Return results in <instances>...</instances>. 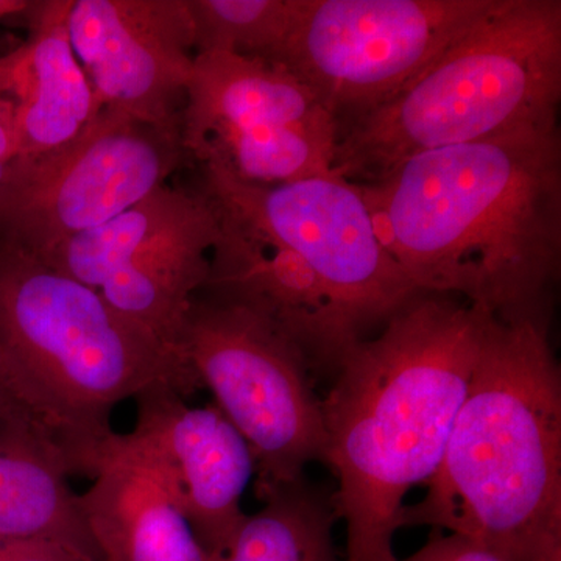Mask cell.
<instances>
[{"label":"cell","mask_w":561,"mask_h":561,"mask_svg":"<svg viewBox=\"0 0 561 561\" xmlns=\"http://www.w3.org/2000/svg\"><path fill=\"white\" fill-rule=\"evenodd\" d=\"M413 286L494 319L551 327L561 268L559 113L426 151L356 184Z\"/></svg>","instance_id":"6da1fadb"},{"label":"cell","mask_w":561,"mask_h":561,"mask_svg":"<svg viewBox=\"0 0 561 561\" xmlns=\"http://www.w3.org/2000/svg\"><path fill=\"white\" fill-rule=\"evenodd\" d=\"M219 241L202 294L260 312L298 350L313 378H334L420 290L387 253L356 184L334 175L257 186L202 165Z\"/></svg>","instance_id":"7a4b0ae2"},{"label":"cell","mask_w":561,"mask_h":561,"mask_svg":"<svg viewBox=\"0 0 561 561\" xmlns=\"http://www.w3.org/2000/svg\"><path fill=\"white\" fill-rule=\"evenodd\" d=\"M490 313L419 295L343 356L321 398L345 561H391L409 491L440 467Z\"/></svg>","instance_id":"3957f363"},{"label":"cell","mask_w":561,"mask_h":561,"mask_svg":"<svg viewBox=\"0 0 561 561\" xmlns=\"http://www.w3.org/2000/svg\"><path fill=\"white\" fill-rule=\"evenodd\" d=\"M551 327L490 317L445 456L402 527L505 561H561V371Z\"/></svg>","instance_id":"277c9868"},{"label":"cell","mask_w":561,"mask_h":561,"mask_svg":"<svg viewBox=\"0 0 561 561\" xmlns=\"http://www.w3.org/2000/svg\"><path fill=\"white\" fill-rule=\"evenodd\" d=\"M0 364L22 408L49 430L72 474L91 476L111 413L168 383L202 390L187 362L117 312L101 291L0 245Z\"/></svg>","instance_id":"5b68a950"},{"label":"cell","mask_w":561,"mask_h":561,"mask_svg":"<svg viewBox=\"0 0 561 561\" xmlns=\"http://www.w3.org/2000/svg\"><path fill=\"white\" fill-rule=\"evenodd\" d=\"M560 0H496L415 79L339 128L332 175L382 180L426 151L559 113Z\"/></svg>","instance_id":"8992f818"},{"label":"cell","mask_w":561,"mask_h":561,"mask_svg":"<svg viewBox=\"0 0 561 561\" xmlns=\"http://www.w3.org/2000/svg\"><path fill=\"white\" fill-rule=\"evenodd\" d=\"M180 351L214 404L249 443L256 489L297 481L327 461L321 398L297 348L260 312L198 291Z\"/></svg>","instance_id":"52a82bcc"},{"label":"cell","mask_w":561,"mask_h":561,"mask_svg":"<svg viewBox=\"0 0 561 561\" xmlns=\"http://www.w3.org/2000/svg\"><path fill=\"white\" fill-rule=\"evenodd\" d=\"M496 0H294L271 62L319 99L339 128L382 102L482 20Z\"/></svg>","instance_id":"ba28073f"},{"label":"cell","mask_w":561,"mask_h":561,"mask_svg":"<svg viewBox=\"0 0 561 561\" xmlns=\"http://www.w3.org/2000/svg\"><path fill=\"white\" fill-rule=\"evenodd\" d=\"M339 124L313 92L275 62L198 54L187 84L181 146L257 186L332 175Z\"/></svg>","instance_id":"9c48e42d"},{"label":"cell","mask_w":561,"mask_h":561,"mask_svg":"<svg viewBox=\"0 0 561 561\" xmlns=\"http://www.w3.org/2000/svg\"><path fill=\"white\" fill-rule=\"evenodd\" d=\"M186 158L181 139L101 110L65 146L11 162L0 183V245L41 261L164 186Z\"/></svg>","instance_id":"30bf717a"},{"label":"cell","mask_w":561,"mask_h":561,"mask_svg":"<svg viewBox=\"0 0 561 561\" xmlns=\"http://www.w3.org/2000/svg\"><path fill=\"white\" fill-rule=\"evenodd\" d=\"M68 31L101 110L181 139L195 58L187 0H72Z\"/></svg>","instance_id":"8fae6325"},{"label":"cell","mask_w":561,"mask_h":561,"mask_svg":"<svg viewBox=\"0 0 561 561\" xmlns=\"http://www.w3.org/2000/svg\"><path fill=\"white\" fill-rule=\"evenodd\" d=\"M135 432L168 461L192 529L210 559L228 551L247 513L243 494L256 476L249 443L216 404L192 408L158 383L135 400Z\"/></svg>","instance_id":"7c38bea8"},{"label":"cell","mask_w":561,"mask_h":561,"mask_svg":"<svg viewBox=\"0 0 561 561\" xmlns=\"http://www.w3.org/2000/svg\"><path fill=\"white\" fill-rule=\"evenodd\" d=\"M90 478L80 511L99 560L210 561L168 461L138 432H113Z\"/></svg>","instance_id":"4fadbf2b"},{"label":"cell","mask_w":561,"mask_h":561,"mask_svg":"<svg viewBox=\"0 0 561 561\" xmlns=\"http://www.w3.org/2000/svg\"><path fill=\"white\" fill-rule=\"evenodd\" d=\"M72 0H47L28 39L3 55L13 102L14 160H33L65 146L101 106L68 31Z\"/></svg>","instance_id":"5bb4252c"},{"label":"cell","mask_w":561,"mask_h":561,"mask_svg":"<svg viewBox=\"0 0 561 561\" xmlns=\"http://www.w3.org/2000/svg\"><path fill=\"white\" fill-rule=\"evenodd\" d=\"M68 457L20 404L0 412V540L50 541L99 560Z\"/></svg>","instance_id":"9a60e30c"},{"label":"cell","mask_w":561,"mask_h":561,"mask_svg":"<svg viewBox=\"0 0 561 561\" xmlns=\"http://www.w3.org/2000/svg\"><path fill=\"white\" fill-rule=\"evenodd\" d=\"M219 234V216L209 201L201 216L111 276L99 291L125 319L183 357L181 330L208 279L210 251Z\"/></svg>","instance_id":"2e32d148"},{"label":"cell","mask_w":561,"mask_h":561,"mask_svg":"<svg viewBox=\"0 0 561 561\" xmlns=\"http://www.w3.org/2000/svg\"><path fill=\"white\" fill-rule=\"evenodd\" d=\"M205 192L161 186L113 219L73 236L41 262L99 290L122 268L208 209ZM39 261V260H38Z\"/></svg>","instance_id":"e0dca14e"},{"label":"cell","mask_w":561,"mask_h":561,"mask_svg":"<svg viewBox=\"0 0 561 561\" xmlns=\"http://www.w3.org/2000/svg\"><path fill=\"white\" fill-rule=\"evenodd\" d=\"M256 494L260 511L247 515L228 551L210 561H345L335 546L332 493L302 476Z\"/></svg>","instance_id":"ac0fdd59"},{"label":"cell","mask_w":561,"mask_h":561,"mask_svg":"<svg viewBox=\"0 0 561 561\" xmlns=\"http://www.w3.org/2000/svg\"><path fill=\"white\" fill-rule=\"evenodd\" d=\"M294 0H187L198 54L272 61L289 27Z\"/></svg>","instance_id":"d6986e66"},{"label":"cell","mask_w":561,"mask_h":561,"mask_svg":"<svg viewBox=\"0 0 561 561\" xmlns=\"http://www.w3.org/2000/svg\"><path fill=\"white\" fill-rule=\"evenodd\" d=\"M391 561H505L500 556L483 548L479 542L457 534L435 530L432 538L419 551L405 559L394 557Z\"/></svg>","instance_id":"ffe728a7"},{"label":"cell","mask_w":561,"mask_h":561,"mask_svg":"<svg viewBox=\"0 0 561 561\" xmlns=\"http://www.w3.org/2000/svg\"><path fill=\"white\" fill-rule=\"evenodd\" d=\"M0 561H98L50 541L0 540Z\"/></svg>","instance_id":"44dd1931"},{"label":"cell","mask_w":561,"mask_h":561,"mask_svg":"<svg viewBox=\"0 0 561 561\" xmlns=\"http://www.w3.org/2000/svg\"><path fill=\"white\" fill-rule=\"evenodd\" d=\"M14 158H16V142H14L13 102L7 88L5 62L0 57V183Z\"/></svg>","instance_id":"7402d4cb"},{"label":"cell","mask_w":561,"mask_h":561,"mask_svg":"<svg viewBox=\"0 0 561 561\" xmlns=\"http://www.w3.org/2000/svg\"><path fill=\"white\" fill-rule=\"evenodd\" d=\"M47 0H0V25L31 32L43 14Z\"/></svg>","instance_id":"603a6c76"},{"label":"cell","mask_w":561,"mask_h":561,"mask_svg":"<svg viewBox=\"0 0 561 561\" xmlns=\"http://www.w3.org/2000/svg\"><path fill=\"white\" fill-rule=\"evenodd\" d=\"M14 404H20V402L14 400L13 394L10 393L9 387H7L5 376H3L2 364H0V412L5 411V409Z\"/></svg>","instance_id":"cb8c5ba5"}]
</instances>
